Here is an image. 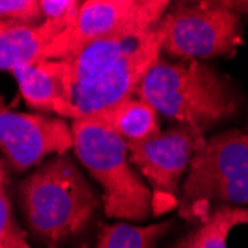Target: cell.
Returning a JSON list of instances; mask_svg holds the SVG:
<instances>
[{"label": "cell", "instance_id": "12", "mask_svg": "<svg viewBox=\"0 0 248 248\" xmlns=\"http://www.w3.org/2000/svg\"><path fill=\"white\" fill-rule=\"evenodd\" d=\"M147 34H119L97 39L83 45L73 55L60 60L64 67V80L69 97L73 88L95 79L111 64L137 48Z\"/></svg>", "mask_w": 248, "mask_h": 248}, {"label": "cell", "instance_id": "19", "mask_svg": "<svg viewBox=\"0 0 248 248\" xmlns=\"http://www.w3.org/2000/svg\"><path fill=\"white\" fill-rule=\"evenodd\" d=\"M247 129H248V122H247Z\"/></svg>", "mask_w": 248, "mask_h": 248}, {"label": "cell", "instance_id": "13", "mask_svg": "<svg viewBox=\"0 0 248 248\" xmlns=\"http://www.w3.org/2000/svg\"><path fill=\"white\" fill-rule=\"evenodd\" d=\"M83 121L111 131L126 143L144 141L161 132L159 113L140 97L126 100Z\"/></svg>", "mask_w": 248, "mask_h": 248}, {"label": "cell", "instance_id": "11", "mask_svg": "<svg viewBox=\"0 0 248 248\" xmlns=\"http://www.w3.org/2000/svg\"><path fill=\"white\" fill-rule=\"evenodd\" d=\"M69 24L45 19L39 26L0 22V65L5 72L31 65L43 60L45 51Z\"/></svg>", "mask_w": 248, "mask_h": 248}, {"label": "cell", "instance_id": "10", "mask_svg": "<svg viewBox=\"0 0 248 248\" xmlns=\"http://www.w3.org/2000/svg\"><path fill=\"white\" fill-rule=\"evenodd\" d=\"M26 103L36 110L79 121V110L70 101L60 60H42L12 72Z\"/></svg>", "mask_w": 248, "mask_h": 248}, {"label": "cell", "instance_id": "3", "mask_svg": "<svg viewBox=\"0 0 248 248\" xmlns=\"http://www.w3.org/2000/svg\"><path fill=\"white\" fill-rule=\"evenodd\" d=\"M223 205H248V134L238 129L214 135L196 152L177 211L198 223Z\"/></svg>", "mask_w": 248, "mask_h": 248}, {"label": "cell", "instance_id": "1", "mask_svg": "<svg viewBox=\"0 0 248 248\" xmlns=\"http://www.w3.org/2000/svg\"><path fill=\"white\" fill-rule=\"evenodd\" d=\"M18 199L29 229L46 248H60L80 235L100 207L95 190L64 155L22 180Z\"/></svg>", "mask_w": 248, "mask_h": 248}, {"label": "cell", "instance_id": "8", "mask_svg": "<svg viewBox=\"0 0 248 248\" xmlns=\"http://www.w3.org/2000/svg\"><path fill=\"white\" fill-rule=\"evenodd\" d=\"M164 39L165 30L159 22L137 48L111 64L95 79L73 88L70 100L79 110L80 119L137 97L143 79L161 60Z\"/></svg>", "mask_w": 248, "mask_h": 248}, {"label": "cell", "instance_id": "18", "mask_svg": "<svg viewBox=\"0 0 248 248\" xmlns=\"http://www.w3.org/2000/svg\"><path fill=\"white\" fill-rule=\"evenodd\" d=\"M40 3L45 19L60 21L69 24V27L78 18V14L83 5V2H76V0H40Z\"/></svg>", "mask_w": 248, "mask_h": 248}, {"label": "cell", "instance_id": "4", "mask_svg": "<svg viewBox=\"0 0 248 248\" xmlns=\"http://www.w3.org/2000/svg\"><path fill=\"white\" fill-rule=\"evenodd\" d=\"M75 152L101 186L104 213L110 218L143 221L153 216V196L129 161L128 143L111 131L83 119L72 122Z\"/></svg>", "mask_w": 248, "mask_h": 248}, {"label": "cell", "instance_id": "16", "mask_svg": "<svg viewBox=\"0 0 248 248\" xmlns=\"http://www.w3.org/2000/svg\"><path fill=\"white\" fill-rule=\"evenodd\" d=\"M9 183V168L5 159H2L0 164V248H30L27 233L21 229L14 214Z\"/></svg>", "mask_w": 248, "mask_h": 248}, {"label": "cell", "instance_id": "14", "mask_svg": "<svg viewBox=\"0 0 248 248\" xmlns=\"http://www.w3.org/2000/svg\"><path fill=\"white\" fill-rule=\"evenodd\" d=\"M242 224H248V208L223 205L198 221L170 248H228L231 231Z\"/></svg>", "mask_w": 248, "mask_h": 248}, {"label": "cell", "instance_id": "6", "mask_svg": "<svg viewBox=\"0 0 248 248\" xmlns=\"http://www.w3.org/2000/svg\"><path fill=\"white\" fill-rule=\"evenodd\" d=\"M204 134V129L177 124L144 141L128 143L129 161L152 190L153 217L178 208L180 180L205 144Z\"/></svg>", "mask_w": 248, "mask_h": 248}, {"label": "cell", "instance_id": "15", "mask_svg": "<svg viewBox=\"0 0 248 248\" xmlns=\"http://www.w3.org/2000/svg\"><path fill=\"white\" fill-rule=\"evenodd\" d=\"M174 220L132 226L126 223H115L101 226L95 248H155L157 241L171 231Z\"/></svg>", "mask_w": 248, "mask_h": 248}, {"label": "cell", "instance_id": "9", "mask_svg": "<svg viewBox=\"0 0 248 248\" xmlns=\"http://www.w3.org/2000/svg\"><path fill=\"white\" fill-rule=\"evenodd\" d=\"M0 146L9 170L22 172L45 156L64 155L75 146L73 129L64 119L43 113H19L5 106L0 111Z\"/></svg>", "mask_w": 248, "mask_h": 248}, {"label": "cell", "instance_id": "5", "mask_svg": "<svg viewBox=\"0 0 248 248\" xmlns=\"http://www.w3.org/2000/svg\"><path fill=\"white\" fill-rule=\"evenodd\" d=\"M162 51L177 60L233 57L242 42V16L231 0L174 3L161 19Z\"/></svg>", "mask_w": 248, "mask_h": 248}, {"label": "cell", "instance_id": "2", "mask_svg": "<svg viewBox=\"0 0 248 248\" xmlns=\"http://www.w3.org/2000/svg\"><path fill=\"white\" fill-rule=\"evenodd\" d=\"M137 97L159 115L204 131L233 116L239 106L231 79L198 60H159L143 79Z\"/></svg>", "mask_w": 248, "mask_h": 248}, {"label": "cell", "instance_id": "17", "mask_svg": "<svg viewBox=\"0 0 248 248\" xmlns=\"http://www.w3.org/2000/svg\"><path fill=\"white\" fill-rule=\"evenodd\" d=\"M0 16L2 21L27 26H39L45 21L39 0H3L0 2Z\"/></svg>", "mask_w": 248, "mask_h": 248}, {"label": "cell", "instance_id": "7", "mask_svg": "<svg viewBox=\"0 0 248 248\" xmlns=\"http://www.w3.org/2000/svg\"><path fill=\"white\" fill-rule=\"evenodd\" d=\"M170 6L164 0H88L73 24L46 48L43 60H64L97 39L144 36L159 24Z\"/></svg>", "mask_w": 248, "mask_h": 248}]
</instances>
